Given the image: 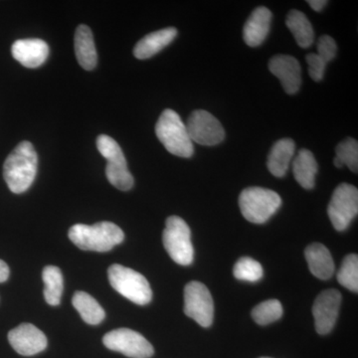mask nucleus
Wrapping results in <instances>:
<instances>
[{"mask_svg": "<svg viewBox=\"0 0 358 358\" xmlns=\"http://www.w3.org/2000/svg\"><path fill=\"white\" fill-rule=\"evenodd\" d=\"M282 199L277 192L263 187H248L239 196L242 215L249 222L263 224L277 212Z\"/></svg>", "mask_w": 358, "mask_h": 358, "instance_id": "nucleus-4", "label": "nucleus"}, {"mask_svg": "<svg viewBox=\"0 0 358 358\" xmlns=\"http://www.w3.org/2000/svg\"><path fill=\"white\" fill-rule=\"evenodd\" d=\"M185 313L203 327H210L213 322V299L209 289L202 282L193 281L186 285Z\"/></svg>", "mask_w": 358, "mask_h": 358, "instance_id": "nucleus-10", "label": "nucleus"}, {"mask_svg": "<svg viewBox=\"0 0 358 358\" xmlns=\"http://www.w3.org/2000/svg\"><path fill=\"white\" fill-rule=\"evenodd\" d=\"M334 166L338 167V169H341V167L343 166V162H341V160L338 159V157H334Z\"/></svg>", "mask_w": 358, "mask_h": 358, "instance_id": "nucleus-33", "label": "nucleus"}, {"mask_svg": "<svg viewBox=\"0 0 358 358\" xmlns=\"http://www.w3.org/2000/svg\"><path fill=\"white\" fill-rule=\"evenodd\" d=\"M358 213V190L355 186L343 183L334 190L327 214L338 231L348 229Z\"/></svg>", "mask_w": 358, "mask_h": 358, "instance_id": "nucleus-8", "label": "nucleus"}, {"mask_svg": "<svg viewBox=\"0 0 358 358\" xmlns=\"http://www.w3.org/2000/svg\"><path fill=\"white\" fill-rule=\"evenodd\" d=\"M327 3L329 2L327 0H308V6L312 7L313 10L317 11V13L322 11L327 6Z\"/></svg>", "mask_w": 358, "mask_h": 358, "instance_id": "nucleus-31", "label": "nucleus"}, {"mask_svg": "<svg viewBox=\"0 0 358 358\" xmlns=\"http://www.w3.org/2000/svg\"><path fill=\"white\" fill-rule=\"evenodd\" d=\"M272 13L267 7H258L245 23L243 38L250 47L260 46L270 31Z\"/></svg>", "mask_w": 358, "mask_h": 358, "instance_id": "nucleus-16", "label": "nucleus"}, {"mask_svg": "<svg viewBox=\"0 0 358 358\" xmlns=\"http://www.w3.org/2000/svg\"><path fill=\"white\" fill-rule=\"evenodd\" d=\"M336 53H338V46L334 39L329 35H322L317 42V55L327 64L334 60Z\"/></svg>", "mask_w": 358, "mask_h": 358, "instance_id": "nucleus-29", "label": "nucleus"}, {"mask_svg": "<svg viewBox=\"0 0 358 358\" xmlns=\"http://www.w3.org/2000/svg\"><path fill=\"white\" fill-rule=\"evenodd\" d=\"M68 235L71 241L84 251L108 252L124 239L121 228L109 221L94 225L76 224L70 228Z\"/></svg>", "mask_w": 358, "mask_h": 358, "instance_id": "nucleus-2", "label": "nucleus"}, {"mask_svg": "<svg viewBox=\"0 0 358 358\" xmlns=\"http://www.w3.org/2000/svg\"><path fill=\"white\" fill-rule=\"evenodd\" d=\"M341 294L336 289L322 292L313 303V315L317 334L324 336L331 333L338 320Z\"/></svg>", "mask_w": 358, "mask_h": 358, "instance_id": "nucleus-12", "label": "nucleus"}, {"mask_svg": "<svg viewBox=\"0 0 358 358\" xmlns=\"http://www.w3.org/2000/svg\"><path fill=\"white\" fill-rule=\"evenodd\" d=\"M9 267L4 261L0 260V282H6L9 278Z\"/></svg>", "mask_w": 358, "mask_h": 358, "instance_id": "nucleus-32", "label": "nucleus"}, {"mask_svg": "<svg viewBox=\"0 0 358 358\" xmlns=\"http://www.w3.org/2000/svg\"><path fill=\"white\" fill-rule=\"evenodd\" d=\"M106 348L131 358H150L154 355V346L145 336L129 329H117L103 338Z\"/></svg>", "mask_w": 358, "mask_h": 358, "instance_id": "nucleus-9", "label": "nucleus"}, {"mask_svg": "<svg viewBox=\"0 0 358 358\" xmlns=\"http://www.w3.org/2000/svg\"><path fill=\"white\" fill-rule=\"evenodd\" d=\"M162 242L169 257L181 266H189L194 258L189 226L178 216L166 219Z\"/></svg>", "mask_w": 358, "mask_h": 358, "instance_id": "nucleus-7", "label": "nucleus"}, {"mask_svg": "<svg viewBox=\"0 0 358 358\" xmlns=\"http://www.w3.org/2000/svg\"><path fill=\"white\" fill-rule=\"evenodd\" d=\"M310 273L320 280H329L334 273V262L331 252L324 245L313 243L305 251Z\"/></svg>", "mask_w": 358, "mask_h": 358, "instance_id": "nucleus-18", "label": "nucleus"}, {"mask_svg": "<svg viewBox=\"0 0 358 358\" xmlns=\"http://www.w3.org/2000/svg\"><path fill=\"white\" fill-rule=\"evenodd\" d=\"M286 24L289 31L293 33L296 43L301 48H308L312 46L315 40V32L307 16L301 11H289L287 16Z\"/></svg>", "mask_w": 358, "mask_h": 358, "instance_id": "nucleus-23", "label": "nucleus"}, {"mask_svg": "<svg viewBox=\"0 0 358 358\" xmlns=\"http://www.w3.org/2000/svg\"><path fill=\"white\" fill-rule=\"evenodd\" d=\"M75 53L80 66L85 70L95 69L98 56L93 33L87 25H79L75 33Z\"/></svg>", "mask_w": 358, "mask_h": 358, "instance_id": "nucleus-19", "label": "nucleus"}, {"mask_svg": "<svg viewBox=\"0 0 358 358\" xmlns=\"http://www.w3.org/2000/svg\"><path fill=\"white\" fill-rule=\"evenodd\" d=\"M96 148L107 159L106 176L110 185L122 192L131 189L134 186V178L129 173L126 157L119 143L107 134H101L96 138Z\"/></svg>", "mask_w": 358, "mask_h": 358, "instance_id": "nucleus-6", "label": "nucleus"}, {"mask_svg": "<svg viewBox=\"0 0 358 358\" xmlns=\"http://www.w3.org/2000/svg\"><path fill=\"white\" fill-rule=\"evenodd\" d=\"M338 281L341 286L353 293L358 291V257L350 254L343 259L338 273Z\"/></svg>", "mask_w": 358, "mask_h": 358, "instance_id": "nucleus-26", "label": "nucleus"}, {"mask_svg": "<svg viewBox=\"0 0 358 358\" xmlns=\"http://www.w3.org/2000/svg\"><path fill=\"white\" fill-rule=\"evenodd\" d=\"M155 134L167 152L179 157H192L194 148L186 124L178 113L164 110L155 126Z\"/></svg>", "mask_w": 358, "mask_h": 358, "instance_id": "nucleus-3", "label": "nucleus"}, {"mask_svg": "<svg viewBox=\"0 0 358 358\" xmlns=\"http://www.w3.org/2000/svg\"><path fill=\"white\" fill-rule=\"evenodd\" d=\"M42 279L45 284V301L52 307L60 305L64 289V280L60 268L55 266H46L42 273Z\"/></svg>", "mask_w": 358, "mask_h": 358, "instance_id": "nucleus-24", "label": "nucleus"}, {"mask_svg": "<svg viewBox=\"0 0 358 358\" xmlns=\"http://www.w3.org/2000/svg\"><path fill=\"white\" fill-rule=\"evenodd\" d=\"M282 313V303L278 300H268L259 303L252 310V317L257 324L267 326L281 319Z\"/></svg>", "mask_w": 358, "mask_h": 358, "instance_id": "nucleus-25", "label": "nucleus"}, {"mask_svg": "<svg viewBox=\"0 0 358 358\" xmlns=\"http://www.w3.org/2000/svg\"><path fill=\"white\" fill-rule=\"evenodd\" d=\"M178 35V30L174 27H167L145 35L136 43L134 48V57L145 60L155 56L162 49L169 46Z\"/></svg>", "mask_w": 358, "mask_h": 358, "instance_id": "nucleus-17", "label": "nucleus"}, {"mask_svg": "<svg viewBox=\"0 0 358 358\" xmlns=\"http://www.w3.org/2000/svg\"><path fill=\"white\" fill-rule=\"evenodd\" d=\"M108 277L110 286L136 305L145 306L152 299L150 282L140 273L119 264L110 266Z\"/></svg>", "mask_w": 358, "mask_h": 358, "instance_id": "nucleus-5", "label": "nucleus"}, {"mask_svg": "<svg viewBox=\"0 0 358 358\" xmlns=\"http://www.w3.org/2000/svg\"><path fill=\"white\" fill-rule=\"evenodd\" d=\"M38 157L29 141H21L7 157L3 178L10 192L20 194L29 189L37 173Z\"/></svg>", "mask_w": 358, "mask_h": 358, "instance_id": "nucleus-1", "label": "nucleus"}, {"mask_svg": "<svg viewBox=\"0 0 358 358\" xmlns=\"http://www.w3.org/2000/svg\"><path fill=\"white\" fill-rule=\"evenodd\" d=\"M186 129L192 143L195 141L206 147L219 145L225 138V131L221 122L206 110H194L188 119Z\"/></svg>", "mask_w": 358, "mask_h": 358, "instance_id": "nucleus-11", "label": "nucleus"}, {"mask_svg": "<svg viewBox=\"0 0 358 358\" xmlns=\"http://www.w3.org/2000/svg\"><path fill=\"white\" fill-rule=\"evenodd\" d=\"M268 69L281 81L282 87L289 95L296 94L301 84L300 63L293 56L277 55L268 63Z\"/></svg>", "mask_w": 358, "mask_h": 358, "instance_id": "nucleus-14", "label": "nucleus"}, {"mask_svg": "<svg viewBox=\"0 0 358 358\" xmlns=\"http://www.w3.org/2000/svg\"><path fill=\"white\" fill-rule=\"evenodd\" d=\"M72 303L87 324L96 326L101 324L105 319L106 313L103 308L91 294H87L86 292H76L73 296Z\"/></svg>", "mask_w": 358, "mask_h": 358, "instance_id": "nucleus-22", "label": "nucleus"}, {"mask_svg": "<svg viewBox=\"0 0 358 358\" xmlns=\"http://www.w3.org/2000/svg\"><path fill=\"white\" fill-rule=\"evenodd\" d=\"M233 274L240 281L255 282L262 279L264 271L260 263L249 257H243L235 264Z\"/></svg>", "mask_w": 358, "mask_h": 358, "instance_id": "nucleus-27", "label": "nucleus"}, {"mask_svg": "<svg viewBox=\"0 0 358 358\" xmlns=\"http://www.w3.org/2000/svg\"><path fill=\"white\" fill-rule=\"evenodd\" d=\"M8 341L13 350L24 357H32L47 348L46 336L31 324H21L8 333Z\"/></svg>", "mask_w": 358, "mask_h": 358, "instance_id": "nucleus-13", "label": "nucleus"}, {"mask_svg": "<svg viewBox=\"0 0 358 358\" xmlns=\"http://www.w3.org/2000/svg\"><path fill=\"white\" fill-rule=\"evenodd\" d=\"M296 145L291 138H282L273 145L268 154L267 166L270 173L275 178H282L288 171L293 159Z\"/></svg>", "mask_w": 358, "mask_h": 358, "instance_id": "nucleus-20", "label": "nucleus"}, {"mask_svg": "<svg viewBox=\"0 0 358 358\" xmlns=\"http://www.w3.org/2000/svg\"><path fill=\"white\" fill-rule=\"evenodd\" d=\"M308 65V74L315 82H320L324 78L327 63L317 53L308 54L306 57Z\"/></svg>", "mask_w": 358, "mask_h": 358, "instance_id": "nucleus-30", "label": "nucleus"}, {"mask_svg": "<svg viewBox=\"0 0 358 358\" xmlns=\"http://www.w3.org/2000/svg\"><path fill=\"white\" fill-rule=\"evenodd\" d=\"M293 173L296 182L301 187L313 189L315 185L317 162L312 152L308 150H301L299 152L293 162Z\"/></svg>", "mask_w": 358, "mask_h": 358, "instance_id": "nucleus-21", "label": "nucleus"}, {"mask_svg": "<svg viewBox=\"0 0 358 358\" xmlns=\"http://www.w3.org/2000/svg\"><path fill=\"white\" fill-rule=\"evenodd\" d=\"M260 358H271V357H260Z\"/></svg>", "mask_w": 358, "mask_h": 358, "instance_id": "nucleus-34", "label": "nucleus"}, {"mask_svg": "<svg viewBox=\"0 0 358 358\" xmlns=\"http://www.w3.org/2000/svg\"><path fill=\"white\" fill-rule=\"evenodd\" d=\"M336 157L343 166H348L350 171L357 173L358 171V143L355 138H348L338 143L336 147Z\"/></svg>", "mask_w": 358, "mask_h": 358, "instance_id": "nucleus-28", "label": "nucleus"}, {"mask_svg": "<svg viewBox=\"0 0 358 358\" xmlns=\"http://www.w3.org/2000/svg\"><path fill=\"white\" fill-rule=\"evenodd\" d=\"M13 58L26 68H38L49 56V47L42 39H20L14 42Z\"/></svg>", "mask_w": 358, "mask_h": 358, "instance_id": "nucleus-15", "label": "nucleus"}]
</instances>
